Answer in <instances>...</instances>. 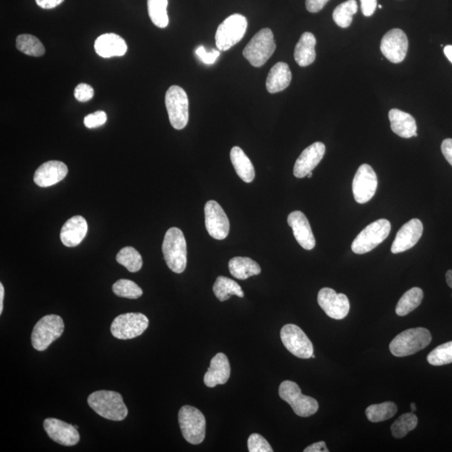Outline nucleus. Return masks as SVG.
Segmentation results:
<instances>
[{"instance_id": "1", "label": "nucleus", "mask_w": 452, "mask_h": 452, "mask_svg": "<svg viewBox=\"0 0 452 452\" xmlns=\"http://www.w3.org/2000/svg\"><path fill=\"white\" fill-rule=\"evenodd\" d=\"M87 402L98 416L113 421H124L129 411L119 393L99 390L89 395Z\"/></svg>"}, {"instance_id": "2", "label": "nucleus", "mask_w": 452, "mask_h": 452, "mask_svg": "<svg viewBox=\"0 0 452 452\" xmlns=\"http://www.w3.org/2000/svg\"><path fill=\"white\" fill-rule=\"evenodd\" d=\"M162 249L169 269L178 274L185 271L187 266V244L181 229L172 227L168 230Z\"/></svg>"}, {"instance_id": "3", "label": "nucleus", "mask_w": 452, "mask_h": 452, "mask_svg": "<svg viewBox=\"0 0 452 452\" xmlns=\"http://www.w3.org/2000/svg\"><path fill=\"white\" fill-rule=\"evenodd\" d=\"M431 339L430 331L425 328H409L393 339L389 350L395 357L412 355L429 345Z\"/></svg>"}, {"instance_id": "4", "label": "nucleus", "mask_w": 452, "mask_h": 452, "mask_svg": "<svg viewBox=\"0 0 452 452\" xmlns=\"http://www.w3.org/2000/svg\"><path fill=\"white\" fill-rule=\"evenodd\" d=\"M275 50L274 36L269 28H265L249 41L243 50V55L253 67L261 68L270 59Z\"/></svg>"}, {"instance_id": "5", "label": "nucleus", "mask_w": 452, "mask_h": 452, "mask_svg": "<svg viewBox=\"0 0 452 452\" xmlns=\"http://www.w3.org/2000/svg\"><path fill=\"white\" fill-rule=\"evenodd\" d=\"M65 330L63 319L58 315H46L37 322L31 335L32 345L37 351H45Z\"/></svg>"}, {"instance_id": "6", "label": "nucleus", "mask_w": 452, "mask_h": 452, "mask_svg": "<svg viewBox=\"0 0 452 452\" xmlns=\"http://www.w3.org/2000/svg\"><path fill=\"white\" fill-rule=\"evenodd\" d=\"M390 230L392 224L385 219L376 220L367 225L353 242L352 251L357 255L373 251L389 237Z\"/></svg>"}, {"instance_id": "7", "label": "nucleus", "mask_w": 452, "mask_h": 452, "mask_svg": "<svg viewBox=\"0 0 452 452\" xmlns=\"http://www.w3.org/2000/svg\"><path fill=\"white\" fill-rule=\"evenodd\" d=\"M178 423L183 438L193 445H199L205 438L206 421L199 409L185 406L178 412Z\"/></svg>"}, {"instance_id": "8", "label": "nucleus", "mask_w": 452, "mask_h": 452, "mask_svg": "<svg viewBox=\"0 0 452 452\" xmlns=\"http://www.w3.org/2000/svg\"><path fill=\"white\" fill-rule=\"evenodd\" d=\"M247 29V18L240 14L226 18L215 34V44L219 50H228L242 40Z\"/></svg>"}, {"instance_id": "9", "label": "nucleus", "mask_w": 452, "mask_h": 452, "mask_svg": "<svg viewBox=\"0 0 452 452\" xmlns=\"http://www.w3.org/2000/svg\"><path fill=\"white\" fill-rule=\"evenodd\" d=\"M279 395L298 416L309 417L318 411L317 400L301 394L298 384L293 381L285 380L280 384Z\"/></svg>"}, {"instance_id": "10", "label": "nucleus", "mask_w": 452, "mask_h": 452, "mask_svg": "<svg viewBox=\"0 0 452 452\" xmlns=\"http://www.w3.org/2000/svg\"><path fill=\"white\" fill-rule=\"evenodd\" d=\"M166 104L173 128L177 130L185 129L188 122V98L185 91L178 86L169 87Z\"/></svg>"}, {"instance_id": "11", "label": "nucleus", "mask_w": 452, "mask_h": 452, "mask_svg": "<svg viewBox=\"0 0 452 452\" xmlns=\"http://www.w3.org/2000/svg\"><path fill=\"white\" fill-rule=\"evenodd\" d=\"M149 318L142 313H125L117 316L111 325L113 336L122 340L142 335L148 328Z\"/></svg>"}, {"instance_id": "12", "label": "nucleus", "mask_w": 452, "mask_h": 452, "mask_svg": "<svg viewBox=\"0 0 452 452\" xmlns=\"http://www.w3.org/2000/svg\"><path fill=\"white\" fill-rule=\"evenodd\" d=\"M281 339L286 350L300 359L313 355V345L306 333L295 324H286L281 330Z\"/></svg>"}, {"instance_id": "13", "label": "nucleus", "mask_w": 452, "mask_h": 452, "mask_svg": "<svg viewBox=\"0 0 452 452\" xmlns=\"http://www.w3.org/2000/svg\"><path fill=\"white\" fill-rule=\"evenodd\" d=\"M378 178L369 164H362L353 181V193L357 203L365 204L375 195Z\"/></svg>"}, {"instance_id": "14", "label": "nucleus", "mask_w": 452, "mask_h": 452, "mask_svg": "<svg viewBox=\"0 0 452 452\" xmlns=\"http://www.w3.org/2000/svg\"><path fill=\"white\" fill-rule=\"evenodd\" d=\"M205 218L206 230L211 237L222 241L228 237L230 221L222 207L217 202H207L205 206Z\"/></svg>"}, {"instance_id": "15", "label": "nucleus", "mask_w": 452, "mask_h": 452, "mask_svg": "<svg viewBox=\"0 0 452 452\" xmlns=\"http://www.w3.org/2000/svg\"><path fill=\"white\" fill-rule=\"evenodd\" d=\"M408 38L403 31L393 29L384 36L380 43L381 53L390 63L398 64L407 58Z\"/></svg>"}, {"instance_id": "16", "label": "nucleus", "mask_w": 452, "mask_h": 452, "mask_svg": "<svg viewBox=\"0 0 452 452\" xmlns=\"http://www.w3.org/2000/svg\"><path fill=\"white\" fill-rule=\"evenodd\" d=\"M318 303L329 318L341 320L350 313V304L348 296L343 294H337L328 287L319 291Z\"/></svg>"}, {"instance_id": "17", "label": "nucleus", "mask_w": 452, "mask_h": 452, "mask_svg": "<svg viewBox=\"0 0 452 452\" xmlns=\"http://www.w3.org/2000/svg\"><path fill=\"white\" fill-rule=\"evenodd\" d=\"M44 429L51 440L60 445L72 446L80 441V434L75 426L55 418L45 419Z\"/></svg>"}, {"instance_id": "18", "label": "nucleus", "mask_w": 452, "mask_h": 452, "mask_svg": "<svg viewBox=\"0 0 452 452\" xmlns=\"http://www.w3.org/2000/svg\"><path fill=\"white\" fill-rule=\"evenodd\" d=\"M423 234V224L419 219H412L399 230L392 247L393 254L402 253L416 246Z\"/></svg>"}, {"instance_id": "19", "label": "nucleus", "mask_w": 452, "mask_h": 452, "mask_svg": "<svg viewBox=\"0 0 452 452\" xmlns=\"http://www.w3.org/2000/svg\"><path fill=\"white\" fill-rule=\"evenodd\" d=\"M325 152H326V147L321 142L314 143L304 149L295 163L294 176L298 178L308 176V174L313 172L321 162Z\"/></svg>"}, {"instance_id": "20", "label": "nucleus", "mask_w": 452, "mask_h": 452, "mask_svg": "<svg viewBox=\"0 0 452 452\" xmlns=\"http://www.w3.org/2000/svg\"><path fill=\"white\" fill-rule=\"evenodd\" d=\"M287 223L294 230V235L300 246L305 249H313L316 244L312 228L306 215L301 211H294L287 217Z\"/></svg>"}, {"instance_id": "21", "label": "nucleus", "mask_w": 452, "mask_h": 452, "mask_svg": "<svg viewBox=\"0 0 452 452\" xmlns=\"http://www.w3.org/2000/svg\"><path fill=\"white\" fill-rule=\"evenodd\" d=\"M68 173V168L64 163L58 160H51L37 168L34 181L39 187H50L63 181Z\"/></svg>"}, {"instance_id": "22", "label": "nucleus", "mask_w": 452, "mask_h": 452, "mask_svg": "<svg viewBox=\"0 0 452 452\" xmlns=\"http://www.w3.org/2000/svg\"><path fill=\"white\" fill-rule=\"evenodd\" d=\"M87 230V220L82 216H74L69 219L61 228L60 241L65 247H77L86 237Z\"/></svg>"}, {"instance_id": "23", "label": "nucleus", "mask_w": 452, "mask_h": 452, "mask_svg": "<svg viewBox=\"0 0 452 452\" xmlns=\"http://www.w3.org/2000/svg\"><path fill=\"white\" fill-rule=\"evenodd\" d=\"M230 376V365L227 356L219 353L210 361L208 371L204 377L207 387L215 388L216 385L225 384Z\"/></svg>"}, {"instance_id": "24", "label": "nucleus", "mask_w": 452, "mask_h": 452, "mask_svg": "<svg viewBox=\"0 0 452 452\" xmlns=\"http://www.w3.org/2000/svg\"><path fill=\"white\" fill-rule=\"evenodd\" d=\"M94 47H95L97 54L103 58L122 56L128 50V45H127L125 41L114 33H107V34L99 36Z\"/></svg>"}, {"instance_id": "25", "label": "nucleus", "mask_w": 452, "mask_h": 452, "mask_svg": "<svg viewBox=\"0 0 452 452\" xmlns=\"http://www.w3.org/2000/svg\"><path fill=\"white\" fill-rule=\"evenodd\" d=\"M390 127L395 134L403 139H411L417 136L416 122L407 112L399 109H392L389 112Z\"/></svg>"}, {"instance_id": "26", "label": "nucleus", "mask_w": 452, "mask_h": 452, "mask_svg": "<svg viewBox=\"0 0 452 452\" xmlns=\"http://www.w3.org/2000/svg\"><path fill=\"white\" fill-rule=\"evenodd\" d=\"M316 43V38L312 33L305 32L301 35L294 51L296 63L300 67L306 68L314 63L316 59V50H315Z\"/></svg>"}, {"instance_id": "27", "label": "nucleus", "mask_w": 452, "mask_h": 452, "mask_svg": "<svg viewBox=\"0 0 452 452\" xmlns=\"http://www.w3.org/2000/svg\"><path fill=\"white\" fill-rule=\"evenodd\" d=\"M291 82L289 65L284 63H276L267 75L266 86L267 91L275 94L284 91Z\"/></svg>"}, {"instance_id": "28", "label": "nucleus", "mask_w": 452, "mask_h": 452, "mask_svg": "<svg viewBox=\"0 0 452 452\" xmlns=\"http://www.w3.org/2000/svg\"><path fill=\"white\" fill-rule=\"evenodd\" d=\"M229 270L235 279L247 280L249 277L260 274L259 264L249 257H234L229 262Z\"/></svg>"}, {"instance_id": "29", "label": "nucleus", "mask_w": 452, "mask_h": 452, "mask_svg": "<svg viewBox=\"0 0 452 452\" xmlns=\"http://www.w3.org/2000/svg\"><path fill=\"white\" fill-rule=\"evenodd\" d=\"M230 160H232L237 176L244 182L252 183L254 181V178H255V168H254L251 160L241 148H232V151H230Z\"/></svg>"}, {"instance_id": "30", "label": "nucleus", "mask_w": 452, "mask_h": 452, "mask_svg": "<svg viewBox=\"0 0 452 452\" xmlns=\"http://www.w3.org/2000/svg\"><path fill=\"white\" fill-rule=\"evenodd\" d=\"M214 294L220 301L228 300L232 296L243 298L244 291L237 281L223 276L217 277L213 286Z\"/></svg>"}, {"instance_id": "31", "label": "nucleus", "mask_w": 452, "mask_h": 452, "mask_svg": "<svg viewBox=\"0 0 452 452\" xmlns=\"http://www.w3.org/2000/svg\"><path fill=\"white\" fill-rule=\"evenodd\" d=\"M424 298L423 291L420 287H413L404 294L399 299L395 312L398 316H407L412 311L417 308L422 303Z\"/></svg>"}, {"instance_id": "32", "label": "nucleus", "mask_w": 452, "mask_h": 452, "mask_svg": "<svg viewBox=\"0 0 452 452\" xmlns=\"http://www.w3.org/2000/svg\"><path fill=\"white\" fill-rule=\"evenodd\" d=\"M397 411V404L390 402L371 404L366 409V416L371 422H382L392 418Z\"/></svg>"}, {"instance_id": "33", "label": "nucleus", "mask_w": 452, "mask_h": 452, "mask_svg": "<svg viewBox=\"0 0 452 452\" xmlns=\"http://www.w3.org/2000/svg\"><path fill=\"white\" fill-rule=\"evenodd\" d=\"M357 8L359 7H357L356 0H348V1L339 4L333 13L334 22L343 29L350 27L353 21V16L357 13Z\"/></svg>"}, {"instance_id": "34", "label": "nucleus", "mask_w": 452, "mask_h": 452, "mask_svg": "<svg viewBox=\"0 0 452 452\" xmlns=\"http://www.w3.org/2000/svg\"><path fill=\"white\" fill-rule=\"evenodd\" d=\"M167 6L168 0H148V11L151 21L161 29L168 25Z\"/></svg>"}, {"instance_id": "35", "label": "nucleus", "mask_w": 452, "mask_h": 452, "mask_svg": "<svg viewBox=\"0 0 452 452\" xmlns=\"http://www.w3.org/2000/svg\"><path fill=\"white\" fill-rule=\"evenodd\" d=\"M16 47L22 53L35 58H39L45 53L43 44L38 38L31 35L18 36L16 39Z\"/></svg>"}, {"instance_id": "36", "label": "nucleus", "mask_w": 452, "mask_h": 452, "mask_svg": "<svg viewBox=\"0 0 452 452\" xmlns=\"http://www.w3.org/2000/svg\"><path fill=\"white\" fill-rule=\"evenodd\" d=\"M117 262L130 272H138L143 267V258L136 249L131 247L122 248L117 253Z\"/></svg>"}, {"instance_id": "37", "label": "nucleus", "mask_w": 452, "mask_h": 452, "mask_svg": "<svg viewBox=\"0 0 452 452\" xmlns=\"http://www.w3.org/2000/svg\"><path fill=\"white\" fill-rule=\"evenodd\" d=\"M418 418L413 412L406 413L399 416L392 426V436L397 439L406 436L409 432L416 429Z\"/></svg>"}, {"instance_id": "38", "label": "nucleus", "mask_w": 452, "mask_h": 452, "mask_svg": "<svg viewBox=\"0 0 452 452\" xmlns=\"http://www.w3.org/2000/svg\"><path fill=\"white\" fill-rule=\"evenodd\" d=\"M112 291L120 298L138 299L143 295V290L134 281L121 279L112 286Z\"/></svg>"}, {"instance_id": "39", "label": "nucleus", "mask_w": 452, "mask_h": 452, "mask_svg": "<svg viewBox=\"0 0 452 452\" xmlns=\"http://www.w3.org/2000/svg\"><path fill=\"white\" fill-rule=\"evenodd\" d=\"M427 361L434 366H442L452 362V341L443 343L433 350L427 356Z\"/></svg>"}, {"instance_id": "40", "label": "nucleus", "mask_w": 452, "mask_h": 452, "mask_svg": "<svg viewBox=\"0 0 452 452\" xmlns=\"http://www.w3.org/2000/svg\"><path fill=\"white\" fill-rule=\"evenodd\" d=\"M248 451L249 452H272V447L262 436L252 434L249 436L248 442Z\"/></svg>"}, {"instance_id": "41", "label": "nucleus", "mask_w": 452, "mask_h": 452, "mask_svg": "<svg viewBox=\"0 0 452 452\" xmlns=\"http://www.w3.org/2000/svg\"><path fill=\"white\" fill-rule=\"evenodd\" d=\"M107 119L106 112L97 111L85 117L84 124L87 129H96L104 125Z\"/></svg>"}, {"instance_id": "42", "label": "nucleus", "mask_w": 452, "mask_h": 452, "mask_svg": "<svg viewBox=\"0 0 452 452\" xmlns=\"http://www.w3.org/2000/svg\"><path fill=\"white\" fill-rule=\"evenodd\" d=\"M74 96L78 102H87L94 96V90L88 84L81 83L75 88Z\"/></svg>"}, {"instance_id": "43", "label": "nucleus", "mask_w": 452, "mask_h": 452, "mask_svg": "<svg viewBox=\"0 0 452 452\" xmlns=\"http://www.w3.org/2000/svg\"><path fill=\"white\" fill-rule=\"evenodd\" d=\"M195 53L202 63L207 65L214 64L220 55V51L216 50H212L211 53H208L203 45L198 47Z\"/></svg>"}, {"instance_id": "44", "label": "nucleus", "mask_w": 452, "mask_h": 452, "mask_svg": "<svg viewBox=\"0 0 452 452\" xmlns=\"http://www.w3.org/2000/svg\"><path fill=\"white\" fill-rule=\"evenodd\" d=\"M362 15L366 17L373 16L376 11L377 0H360Z\"/></svg>"}, {"instance_id": "45", "label": "nucleus", "mask_w": 452, "mask_h": 452, "mask_svg": "<svg viewBox=\"0 0 452 452\" xmlns=\"http://www.w3.org/2000/svg\"><path fill=\"white\" fill-rule=\"evenodd\" d=\"M329 0H306V8L311 13H318L326 6Z\"/></svg>"}, {"instance_id": "46", "label": "nucleus", "mask_w": 452, "mask_h": 452, "mask_svg": "<svg viewBox=\"0 0 452 452\" xmlns=\"http://www.w3.org/2000/svg\"><path fill=\"white\" fill-rule=\"evenodd\" d=\"M441 152L452 166V139H447L441 144Z\"/></svg>"}, {"instance_id": "47", "label": "nucleus", "mask_w": 452, "mask_h": 452, "mask_svg": "<svg viewBox=\"0 0 452 452\" xmlns=\"http://www.w3.org/2000/svg\"><path fill=\"white\" fill-rule=\"evenodd\" d=\"M65 0H36L38 6L44 9H51L60 6Z\"/></svg>"}, {"instance_id": "48", "label": "nucleus", "mask_w": 452, "mask_h": 452, "mask_svg": "<svg viewBox=\"0 0 452 452\" xmlns=\"http://www.w3.org/2000/svg\"><path fill=\"white\" fill-rule=\"evenodd\" d=\"M304 452H328L326 443L324 441H319L307 447Z\"/></svg>"}, {"instance_id": "49", "label": "nucleus", "mask_w": 452, "mask_h": 452, "mask_svg": "<svg viewBox=\"0 0 452 452\" xmlns=\"http://www.w3.org/2000/svg\"><path fill=\"white\" fill-rule=\"evenodd\" d=\"M4 289L2 284H0V314H2L4 309Z\"/></svg>"}, {"instance_id": "50", "label": "nucleus", "mask_w": 452, "mask_h": 452, "mask_svg": "<svg viewBox=\"0 0 452 452\" xmlns=\"http://www.w3.org/2000/svg\"><path fill=\"white\" fill-rule=\"evenodd\" d=\"M444 53L447 59L452 63V45H446L444 48Z\"/></svg>"}, {"instance_id": "51", "label": "nucleus", "mask_w": 452, "mask_h": 452, "mask_svg": "<svg viewBox=\"0 0 452 452\" xmlns=\"http://www.w3.org/2000/svg\"><path fill=\"white\" fill-rule=\"evenodd\" d=\"M446 280L447 285L452 289V270H449L446 272Z\"/></svg>"}, {"instance_id": "52", "label": "nucleus", "mask_w": 452, "mask_h": 452, "mask_svg": "<svg viewBox=\"0 0 452 452\" xmlns=\"http://www.w3.org/2000/svg\"><path fill=\"white\" fill-rule=\"evenodd\" d=\"M411 411L414 413V411H416V404L414 403H411Z\"/></svg>"}, {"instance_id": "53", "label": "nucleus", "mask_w": 452, "mask_h": 452, "mask_svg": "<svg viewBox=\"0 0 452 452\" xmlns=\"http://www.w3.org/2000/svg\"><path fill=\"white\" fill-rule=\"evenodd\" d=\"M313 177V172H311L308 174V178H312Z\"/></svg>"}, {"instance_id": "54", "label": "nucleus", "mask_w": 452, "mask_h": 452, "mask_svg": "<svg viewBox=\"0 0 452 452\" xmlns=\"http://www.w3.org/2000/svg\"><path fill=\"white\" fill-rule=\"evenodd\" d=\"M378 7H379L380 9H382V8H383V6H381V4H380V6H378Z\"/></svg>"}]
</instances>
